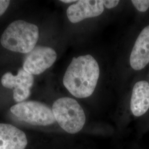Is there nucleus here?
<instances>
[{
  "instance_id": "3",
  "label": "nucleus",
  "mask_w": 149,
  "mask_h": 149,
  "mask_svg": "<svg viewBox=\"0 0 149 149\" xmlns=\"http://www.w3.org/2000/svg\"><path fill=\"white\" fill-rule=\"evenodd\" d=\"M52 111L56 121L68 133H77L85 124V112L73 98L63 97L57 100L54 103Z\"/></svg>"
},
{
  "instance_id": "12",
  "label": "nucleus",
  "mask_w": 149,
  "mask_h": 149,
  "mask_svg": "<svg viewBox=\"0 0 149 149\" xmlns=\"http://www.w3.org/2000/svg\"><path fill=\"white\" fill-rule=\"evenodd\" d=\"M119 1L118 0H103V3L104 7H106L108 9H111L118 5Z\"/></svg>"
},
{
  "instance_id": "7",
  "label": "nucleus",
  "mask_w": 149,
  "mask_h": 149,
  "mask_svg": "<svg viewBox=\"0 0 149 149\" xmlns=\"http://www.w3.org/2000/svg\"><path fill=\"white\" fill-rule=\"evenodd\" d=\"M149 63V25L144 28L137 38L130 56L132 69L140 70Z\"/></svg>"
},
{
  "instance_id": "13",
  "label": "nucleus",
  "mask_w": 149,
  "mask_h": 149,
  "mask_svg": "<svg viewBox=\"0 0 149 149\" xmlns=\"http://www.w3.org/2000/svg\"><path fill=\"white\" fill-rule=\"evenodd\" d=\"M10 4V1L8 0H0V16H2Z\"/></svg>"
},
{
  "instance_id": "8",
  "label": "nucleus",
  "mask_w": 149,
  "mask_h": 149,
  "mask_svg": "<svg viewBox=\"0 0 149 149\" xmlns=\"http://www.w3.org/2000/svg\"><path fill=\"white\" fill-rule=\"evenodd\" d=\"M27 136L21 130L9 124L0 123V149H25Z\"/></svg>"
},
{
  "instance_id": "5",
  "label": "nucleus",
  "mask_w": 149,
  "mask_h": 149,
  "mask_svg": "<svg viewBox=\"0 0 149 149\" xmlns=\"http://www.w3.org/2000/svg\"><path fill=\"white\" fill-rule=\"evenodd\" d=\"M56 58L57 54L53 48L37 46L27 54L23 69L31 74H40L50 68Z\"/></svg>"
},
{
  "instance_id": "9",
  "label": "nucleus",
  "mask_w": 149,
  "mask_h": 149,
  "mask_svg": "<svg viewBox=\"0 0 149 149\" xmlns=\"http://www.w3.org/2000/svg\"><path fill=\"white\" fill-rule=\"evenodd\" d=\"M149 109V84L141 81L134 86L130 101V109L136 117L143 116Z\"/></svg>"
},
{
  "instance_id": "10",
  "label": "nucleus",
  "mask_w": 149,
  "mask_h": 149,
  "mask_svg": "<svg viewBox=\"0 0 149 149\" xmlns=\"http://www.w3.org/2000/svg\"><path fill=\"white\" fill-rule=\"evenodd\" d=\"M33 83L34 77L33 74L27 72L23 68L18 70V74L16 76L13 75L11 72H6L1 79L2 86L10 89L31 90Z\"/></svg>"
},
{
  "instance_id": "6",
  "label": "nucleus",
  "mask_w": 149,
  "mask_h": 149,
  "mask_svg": "<svg viewBox=\"0 0 149 149\" xmlns=\"http://www.w3.org/2000/svg\"><path fill=\"white\" fill-rule=\"evenodd\" d=\"M103 11V0H81L69 6L66 14L70 21L76 23L86 18L100 16Z\"/></svg>"
},
{
  "instance_id": "4",
  "label": "nucleus",
  "mask_w": 149,
  "mask_h": 149,
  "mask_svg": "<svg viewBox=\"0 0 149 149\" xmlns=\"http://www.w3.org/2000/svg\"><path fill=\"white\" fill-rule=\"evenodd\" d=\"M10 111L19 120L33 125L46 126L56 122L52 109L39 102L18 103L11 107Z\"/></svg>"
},
{
  "instance_id": "11",
  "label": "nucleus",
  "mask_w": 149,
  "mask_h": 149,
  "mask_svg": "<svg viewBox=\"0 0 149 149\" xmlns=\"http://www.w3.org/2000/svg\"><path fill=\"white\" fill-rule=\"evenodd\" d=\"M132 3L138 11L144 12L149 8V0H133Z\"/></svg>"
},
{
  "instance_id": "1",
  "label": "nucleus",
  "mask_w": 149,
  "mask_h": 149,
  "mask_svg": "<svg viewBox=\"0 0 149 149\" xmlns=\"http://www.w3.org/2000/svg\"><path fill=\"white\" fill-rule=\"evenodd\" d=\"M100 73L98 64L92 55L73 58L64 74L63 84L72 95L87 98L95 90Z\"/></svg>"
},
{
  "instance_id": "14",
  "label": "nucleus",
  "mask_w": 149,
  "mask_h": 149,
  "mask_svg": "<svg viewBox=\"0 0 149 149\" xmlns=\"http://www.w3.org/2000/svg\"><path fill=\"white\" fill-rule=\"evenodd\" d=\"M60 1L63 2V3H72V2H77V1H75V0H61Z\"/></svg>"
},
{
  "instance_id": "2",
  "label": "nucleus",
  "mask_w": 149,
  "mask_h": 149,
  "mask_svg": "<svg viewBox=\"0 0 149 149\" xmlns=\"http://www.w3.org/2000/svg\"><path fill=\"white\" fill-rule=\"evenodd\" d=\"M39 36L38 27L23 20L13 22L1 38L3 48L12 52L28 54L36 47Z\"/></svg>"
}]
</instances>
